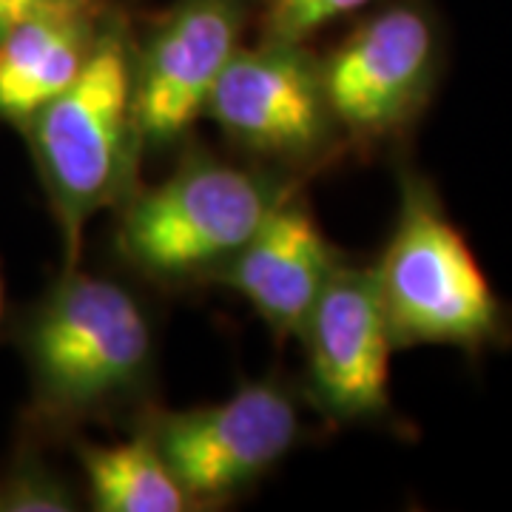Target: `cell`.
Listing matches in <instances>:
<instances>
[{"label":"cell","instance_id":"11","mask_svg":"<svg viewBox=\"0 0 512 512\" xmlns=\"http://www.w3.org/2000/svg\"><path fill=\"white\" fill-rule=\"evenodd\" d=\"M100 0H52L0 35V123L20 128L83 72L103 32Z\"/></svg>","mask_w":512,"mask_h":512},{"label":"cell","instance_id":"13","mask_svg":"<svg viewBox=\"0 0 512 512\" xmlns=\"http://www.w3.org/2000/svg\"><path fill=\"white\" fill-rule=\"evenodd\" d=\"M80 495L32 444H20L0 473V512H74Z\"/></svg>","mask_w":512,"mask_h":512},{"label":"cell","instance_id":"1","mask_svg":"<svg viewBox=\"0 0 512 512\" xmlns=\"http://www.w3.org/2000/svg\"><path fill=\"white\" fill-rule=\"evenodd\" d=\"M32 413L49 424L94 419L137 399L154 373V325L140 299L109 276L69 265L15 319Z\"/></svg>","mask_w":512,"mask_h":512},{"label":"cell","instance_id":"16","mask_svg":"<svg viewBox=\"0 0 512 512\" xmlns=\"http://www.w3.org/2000/svg\"><path fill=\"white\" fill-rule=\"evenodd\" d=\"M3 299H6V288H3V274H0V322H3Z\"/></svg>","mask_w":512,"mask_h":512},{"label":"cell","instance_id":"10","mask_svg":"<svg viewBox=\"0 0 512 512\" xmlns=\"http://www.w3.org/2000/svg\"><path fill=\"white\" fill-rule=\"evenodd\" d=\"M342 259L311 208L288 191L214 279L234 288L276 339H288L299 333Z\"/></svg>","mask_w":512,"mask_h":512},{"label":"cell","instance_id":"12","mask_svg":"<svg viewBox=\"0 0 512 512\" xmlns=\"http://www.w3.org/2000/svg\"><path fill=\"white\" fill-rule=\"evenodd\" d=\"M86 501L97 512H188L191 495L165 464L148 424L126 441L80 444Z\"/></svg>","mask_w":512,"mask_h":512},{"label":"cell","instance_id":"5","mask_svg":"<svg viewBox=\"0 0 512 512\" xmlns=\"http://www.w3.org/2000/svg\"><path fill=\"white\" fill-rule=\"evenodd\" d=\"M319 69L345 146H402L444 80L439 15L427 0H390L319 57Z\"/></svg>","mask_w":512,"mask_h":512},{"label":"cell","instance_id":"15","mask_svg":"<svg viewBox=\"0 0 512 512\" xmlns=\"http://www.w3.org/2000/svg\"><path fill=\"white\" fill-rule=\"evenodd\" d=\"M46 3H52V0H0V35L23 18L35 15Z\"/></svg>","mask_w":512,"mask_h":512},{"label":"cell","instance_id":"3","mask_svg":"<svg viewBox=\"0 0 512 512\" xmlns=\"http://www.w3.org/2000/svg\"><path fill=\"white\" fill-rule=\"evenodd\" d=\"M134 37L106 18L83 72L18 128L49 200L66 268L97 211L123 200L140 160L134 126Z\"/></svg>","mask_w":512,"mask_h":512},{"label":"cell","instance_id":"6","mask_svg":"<svg viewBox=\"0 0 512 512\" xmlns=\"http://www.w3.org/2000/svg\"><path fill=\"white\" fill-rule=\"evenodd\" d=\"M202 117H211L231 146L279 168L316 165L345 148L319 57L293 40L262 37L239 46Z\"/></svg>","mask_w":512,"mask_h":512},{"label":"cell","instance_id":"7","mask_svg":"<svg viewBox=\"0 0 512 512\" xmlns=\"http://www.w3.org/2000/svg\"><path fill=\"white\" fill-rule=\"evenodd\" d=\"M148 430L197 507L225 501L268 476L299 441V404L276 379L239 387L225 402L160 413Z\"/></svg>","mask_w":512,"mask_h":512},{"label":"cell","instance_id":"14","mask_svg":"<svg viewBox=\"0 0 512 512\" xmlns=\"http://www.w3.org/2000/svg\"><path fill=\"white\" fill-rule=\"evenodd\" d=\"M373 0H265V37L305 43L328 23L362 12Z\"/></svg>","mask_w":512,"mask_h":512},{"label":"cell","instance_id":"9","mask_svg":"<svg viewBox=\"0 0 512 512\" xmlns=\"http://www.w3.org/2000/svg\"><path fill=\"white\" fill-rule=\"evenodd\" d=\"M248 0H177L134 46V126L140 151L180 143L242 46Z\"/></svg>","mask_w":512,"mask_h":512},{"label":"cell","instance_id":"2","mask_svg":"<svg viewBox=\"0 0 512 512\" xmlns=\"http://www.w3.org/2000/svg\"><path fill=\"white\" fill-rule=\"evenodd\" d=\"M393 231L373 274L396 348H453L470 359L512 348V308L495 291L439 185L399 163Z\"/></svg>","mask_w":512,"mask_h":512},{"label":"cell","instance_id":"8","mask_svg":"<svg viewBox=\"0 0 512 512\" xmlns=\"http://www.w3.org/2000/svg\"><path fill=\"white\" fill-rule=\"evenodd\" d=\"M308 393L339 424H393L390 353L396 350L373 265L342 259L296 333Z\"/></svg>","mask_w":512,"mask_h":512},{"label":"cell","instance_id":"4","mask_svg":"<svg viewBox=\"0 0 512 512\" xmlns=\"http://www.w3.org/2000/svg\"><path fill=\"white\" fill-rule=\"evenodd\" d=\"M288 191L268 168L191 154L163 183L128 197L120 254L160 282L214 276Z\"/></svg>","mask_w":512,"mask_h":512}]
</instances>
